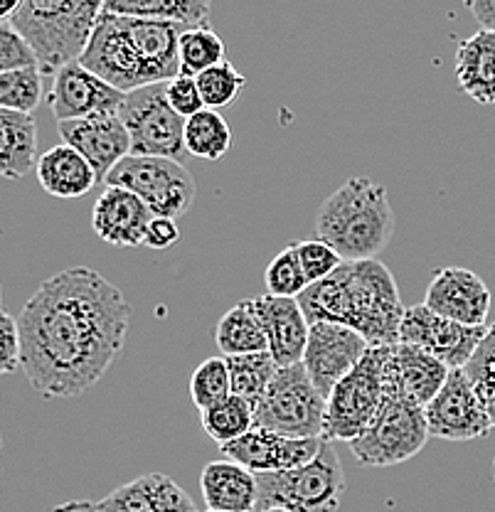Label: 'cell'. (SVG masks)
<instances>
[{
	"label": "cell",
	"mask_w": 495,
	"mask_h": 512,
	"mask_svg": "<svg viewBox=\"0 0 495 512\" xmlns=\"http://www.w3.org/2000/svg\"><path fill=\"white\" fill-rule=\"evenodd\" d=\"M129 323V298L99 271H57L18 316L20 367L45 399L82 397L121 355Z\"/></svg>",
	"instance_id": "obj_1"
},
{
	"label": "cell",
	"mask_w": 495,
	"mask_h": 512,
	"mask_svg": "<svg viewBox=\"0 0 495 512\" xmlns=\"http://www.w3.org/2000/svg\"><path fill=\"white\" fill-rule=\"evenodd\" d=\"M308 323H335L355 330L370 348L399 343L404 311L392 271L380 259L343 261L335 274L298 296Z\"/></svg>",
	"instance_id": "obj_2"
},
{
	"label": "cell",
	"mask_w": 495,
	"mask_h": 512,
	"mask_svg": "<svg viewBox=\"0 0 495 512\" xmlns=\"http://www.w3.org/2000/svg\"><path fill=\"white\" fill-rule=\"evenodd\" d=\"M188 28L156 20L121 18L101 10L79 64L121 94L180 77L178 40Z\"/></svg>",
	"instance_id": "obj_3"
},
{
	"label": "cell",
	"mask_w": 495,
	"mask_h": 512,
	"mask_svg": "<svg viewBox=\"0 0 495 512\" xmlns=\"http://www.w3.org/2000/svg\"><path fill=\"white\" fill-rule=\"evenodd\" d=\"M316 232L343 261L377 259L395 237L387 190L365 175L350 178L318 207Z\"/></svg>",
	"instance_id": "obj_4"
},
{
	"label": "cell",
	"mask_w": 495,
	"mask_h": 512,
	"mask_svg": "<svg viewBox=\"0 0 495 512\" xmlns=\"http://www.w3.org/2000/svg\"><path fill=\"white\" fill-rule=\"evenodd\" d=\"M104 3L79 0H23L10 25L35 52L42 77H55L82 60Z\"/></svg>",
	"instance_id": "obj_5"
},
{
	"label": "cell",
	"mask_w": 495,
	"mask_h": 512,
	"mask_svg": "<svg viewBox=\"0 0 495 512\" xmlns=\"http://www.w3.org/2000/svg\"><path fill=\"white\" fill-rule=\"evenodd\" d=\"M259 510L338 512L345 495V473L338 451L323 441L321 453L306 466L281 473H259Z\"/></svg>",
	"instance_id": "obj_6"
},
{
	"label": "cell",
	"mask_w": 495,
	"mask_h": 512,
	"mask_svg": "<svg viewBox=\"0 0 495 512\" xmlns=\"http://www.w3.org/2000/svg\"><path fill=\"white\" fill-rule=\"evenodd\" d=\"M323 421L326 397L303 365L279 367L264 397L254 404V426L289 439H323Z\"/></svg>",
	"instance_id": "obj_7"
},
{
	"label": "cell",
	"mask_w": 495,
	"mask_h": 512,
	"mask_svg": "<svg viewBox=\"0 0 495 512\" xmlns=\"http://www.w3.org/2000/svg\"><path fill=\"white\" fill-rule=\"evenodd\" d=\"M387 348L367 350L358 367L335 384V389L326 399L323 441H328V444H335V441L353 444L372 424L382 402H385L382 367H385Z\"/></svg>",
	"instance_id": "obj_8"
},
{
	"label": "cell",
	"mask_w": 495,
	"mask_h": 512,
	"mask_svg": "<svg viewBox=\"0 0 495 512\" xmlns=\"http://www.w3.org/2000/svg\"><path fill=\"white\" fill-rule=\"evenodd\" d=\"M109 188H124L141 197L153 217L178 220L195 205L198 188L180 160L129 156L121 160L106 178Z\"/></svg>",
	"instance_id": "obj_9"
},
{
	"label": "cell",
	"mask_w": 495,
	"mask_h": 512,
	"mask_svg": "<svg viewBox=\"0 0 495 512\" xmlns=\"http://www.w3.org/2000/svg\"><path fill=\"white\" fill-rule=\"evenodd\" d=\"M429 441L424 409H414L385 397L380 412L365 434L350 444V451L367 468H390L417 456Z\"/></svg>",
	"instance_id": "obj_10"
},
{
	"label": "cell",
	"mask_w": 495,
	"mask_h": 512,
	"mask_svg": "<svg viewBox=\"0 0 495 512\" xmlns=\"http://www.w3.org/2000/svg\"><path fill=\"white\" fill-rule=\"evenodd\" d=\"M168 84V82H165ZM165 84L126 94L119 116L131 138V156L178 160L185 151V119L170 106Z\"/></svg>",
	"instance_id": "obj_11"
},
{
	"label": "cell",
	"mask_w": 495,
	"mask_h": 512,
	"mask_svg": "<svg viewBox=\"0 0 495 512\" xmlns=\"http://www.w3.org/2000/svg\"><path fill=\"white\" fill-rule=\"evenodd\" d=\"M488 328H471L456 320L436 316L427 306H412L404 311L402 325H399V343L427 352L444 362L449 370H463L481 348Z\"/></svg>",
	"instance_id": "obj_12"
},
{
	"label": "cell",
	"mask_w": 495,
	"mask_h": 512,
	"mask_svg": "<svg viewBox=\"0 0 495 512\" xmlns=\"http://www.w3.org/2000/svg\"><path fill=\"white\" fill-rule=\"evenodd\" d=\"M429 436L444 441H473L491 434L493 421L466 370H451L441 392L424 409Z\"/></svg>",
	"instance_id": "obj_13"
},
{
	"label": "cell",
	"mask_w": 495,
	"mask_h": 512,
	"mask_svg": "<svg viewBox=\"0 0 495 512\" xmlns=\"http://www.w3.org/2000/svg\"><path fill=\"white\" fill-rule=\"evenodd\" d=\"M367 350L370 343L355 330L335 323H313L301 365L318 392L328 399L335 384L358 367Z\"/></svg>",
	"instance_id": "obj_14"
},
{
	"label": "cell",
	"mask_w": 495,
	"mask_h": 512,
	"mask_svg": "<svg viewBox=\"0 0 495 512\" xmlns=\"http://www.w3.org/2000/svg\"><path fill=\"white\" fill-rule=\"evenodd\" d=\"M449 367L427 352L412 345H390L385 367H382V387L385 397L409 404L414 409H427L431 399L441 392L449 380Z\"/></svg>",
	"instance_id": "obj_15"
},
{
	"label": "cell",
	"mask_w": 495,
	"mask_h": 512,
	"mask_svg": "<svg viewBox=\"0 0 495 512\" xmlns=\"http://www.w3.org/2000/svg\"><path fill=\"white\" fill-rule=\"evenodd\" d=\"M124 101L126 94L106 84L104 79L89 72L79 62L69 64L62 72H57L52 77L50 94H47V104H50V111L57 119V124L101 114H119Z\"/></svg>",
	"instance_id": "obj_16"
},
{
	"label": "cell",
	"mask_w": 495,
	"mask_h": 512,
	"mask_svg": "<svg viewBox=\"0 0 495 512\" xmlns=\"http://www.w3.org/2000/svg\"><path fill=\"white\" fill-rule=\"evenodd\" d=\"M491 288L473 271L446 266L431 274L424 306L436 316L456 320L471 328H483L491 313Z\"/></svg>",
	"instance_id": "obj_17"
},
{
	"label": "cell",
	"mask_w": 495,
	"mask_h": 512,
	"mask_svg": "<svg viewBox=\"0 0 495 512\" xmlns=\"http://www.w3.org/2000/svg\"><path fill=\"white\" fill-rule=\"evenodd\" d=\"M321 448L323 439H289L254 426L242 439L220 446V453H225L227 461L239 463L259 476V473H281L306 466L321 453Z\"/></svg>",
	"instance_id": "obj_18"
},
{
	"label": "cell",
	"mask_w": 495,
	"mask_h": 512,
	"mask_svg": "<svg viewBox=\"0 0 495 512\" xmlns=\"http://www.w3.org/2000/svg\"><path fill=\"white\" fill-rule=\"evenodd\" d=\"M62 143L82 153L92 165L97 180L109 178L111 170L131 156V138L119 114L89 116V119L62 121L57 124Z\"/></svg>",
	"instance_id": "obj_19"
},
{
	"label": "cell",
	"mask_w": 495,
	"mask_h": 512,
	"mask_svg": "<svg viewBox=\"0 0 495 512\" xmlns=\"http://www.w3.org/2000/svg\"><path fill=\"white\" fill-rule=\"evenodd\" d=\"M254 306L269 340V355L274 357L276 365H301L311 323L303 316L298 298L254 296Z\"/></svg>",
	"instance_id": "obj_20"
},
{
	"label": "cell",
	"mask_w": 495,
	"mask_h": 512,
	"mask_svg": "<svg viewBox=\"0 0 495 512\" xmlns=\"http://www.w3.org/2000/svg\"><path fill=\"white\" fill-rule=\"evenodd\" d=\"M153 215L141 197L124 188H106L94 202L92 227L97 237L111 247H141L146 244Z\"/></svg>",
	"instance_id": "obj_21"
},
{
	"label": "cell",
	"mask_w": 495,
	"mask_h": 512,
	"mask_svg": "<svg viewBox=\"0 0 495 512\" xmlns=\"http://www.w3.org/2000/svg\"><path fill=\"white\" fill-rule=\"evenodd\" d=\"M94 512H198V505L165 473H146L97 500Z\"/></svg>",
	"instance_id": "obj_22"
},
{
	"label": "cell",
	"mask_w": 495,
	"mask_h": 512,
	"mask_svg": "<svg viewBox=\"0 0 495 512\" xmlns=\"http://www.w3.org/2000/svg\"><path fill=\"white\" fill-rule=\"evenodd\" d=\"M202 498L207 510L215 512H257V473L234 461H212L200 473Z\"/></svg>",
	"instance_id": "obj_23"
},
{
	"label": "cell",
	"mask_w": 495,
	"mask_h": 512,
	"mask_svg": "<svg viewBox=\"0 0 495 512\" xmlns=\"http://www.w3.org/2000/svg\"><path fill=\"white\" fill-rule=\"evenodd\" d=\"M37 180L42 190L60 200H74V197L87 195L99 183L97 173L82 153L74 151L67 143L45 151L37 160Z\"/></svg>",
	"instance_id": "obj_24"
},
{
	"label": "cell",
	"mask_w": 495,
	"mask_h": 512,
	"mask_svg": "<svg viewBox=\"0 0 495 512\" xmlns=\"http://www.w3.org/2000/svg\"><path fill=\"white\" fill-rule=\"evenodd\" d=\"M456 82L476 104H495V32L478 30L456 50Z\"/></svg>",
	"instance_id": "obj_25"
},
{
	"label": "cell",
	"mask_w": 495,
	"mask_h": 512,
	"mask_svg": "<svg viewBox=\"0 0 495 512\" xmlns=\"http://www.w3.org/2000/svg\"><path fill=\"white\" fill-rule=\"evenodd\" d=\"M37 160V121L33 114L0 109V178H25L37 168Z\"/></svg>",
	"instance_id": "obj_26"
},
{
	"label": "cell",
	"mask_w": 495,
	"mask_h": 512,
	"mask_svg": "<svg viewBox=\"0 0 495 512\" xmlns=\"http://www.w3.org/2000/svg\"><path fill=\"white\" fill-rule=\"evenodd\" d=\"M104 13L121 18L156 20L180 28H210V3L205 0H106Z\"/></svg>",
	"instance_id": "obj_27"
},
{
	"label": "cell",
	"mask_w": 495,
	"mask_h": 512,
	"mask_svg": "<svg viewBox=\"0 0 495 512\" xmlns=\"http://www.w3.org/2000/svg\"><path fill=\"white\" fill-rule=\"evenodd\" d=\"M215 343L225 357L254 355V352H269L264 325L259 320L254 298L237 303L220 318L215 330Z\"/></svg>",
	"instance_id": "obj_28"
},
{
	"label": "cell",
	"mask_w": 495,
	"mask_h": 512,
	"mask_svg": "<svg viewBox=\"0 0 495 512\" xmlns=\"http://www.w3.org/2000/svg\"><path fill=\"white\" fill-rule=\"evenodd\" d=\"M232 146V131L220 111L202 109L185 119V151L202 160H222Z\"/></svg>",
	"instance_id": "obj_29"
},
{
	"label": "cell",
	"mask_w": 495,
	"mask_h": 512,
	"mask_svg": "<svg viewBox=\"0 0 495 512\" xmlns=\"http://www.w3.org/2000/svg\"><path fill=\"white\" fill-rule=\"evenodd\" d=\"M227 367H230L232 394L242 397L244 402L254 404L264 397L269 384L274 382L279 365L269 352H254V355H234L225 357Z\"/></svg>",
	"instance_id": "obj_30"
},
{
	"label": "cell",
	"mask_w": 495,
	"mask_h": 512,
	"mask_svg": "<svg viewBox=\"0 0 495 512\" xmlns=\"http://www.w3.org/2000/svg\"><path fill=\"white\" fill-rule=\"evenodd\" d=\"M200 424L215 444H232V441L242 439L244 434L254 429V407L244 402L242 397L232 394L230 399H225L217 407L200 412Z\"/></svg>",
	"instance_id": "obj_31"
},
{
	"label": "cell",
	"mask_w": 495,
	"mask_h": 512,
	"mask_svg": "<svg viewBox=\"0 0 495 512\" xmlns=\"http://www.w3.org/2000/svg\"><path fill=\"white\" fill-rule=\"evenodd\" d=\"M178 60L183 77H200L207 69L225 62V42L212 28H190L180 32Z\"/></svg>",
	"instance_id": "obj_32"
},
{
	"label": "cell",
	"mask_w": 495,
	"mask_h": 512,
	"mask_svg": "<svg viewBox=\"0 0 495 512\" xmlns=\"http://www.w3.org/2000/svg\"><path fill=\"white\" fill-rule=\"evenodd\" d=\"M190 397L200 412L217 407L232 397L230 367H227L225 357H207L195 367L193 377H190Z\"/></svg>",
	"instance_id": "obj_33"
},
{
	"label": "cell",
	"mask_w": 495,
	"mask_h": 512,
	"mask_svg": "<svg viewBox=\"0 0 495 512\" xmlns=\"http://www.w3.org/2000/svg\"><path fill=\"white\" fill-rule=\"evenodd\" d=\"M42 101V72L37 67L0 74V109L33 114Z\"/></svg>",
	"instance_id": "obj_34"
},
{
	"label": "cell",
	"mask_w": 495,
	"mask_h": 512,
	"mask_svg": "<svg viewBox=\"0 0 495 512\" xmlns=\"http://www.w3.org/2000/svg\"><path fill=\"white\" fill-rule=\"evenodd\" d=\"M198 82L202 104L205 109H222V106H230L234 99H239V94L247 87V77L234 67L232 62H222L217 67L207 69L200 77H195Z\"/></svg>",
	"instance_id": "obj_35"
},
{
	"label": "cell",
	"mask_w": 495,
	"mask_h": 512,
	"mask_svg": "<svg viewBox=\"0 0 495 512\" xmlns=\"http://www.w3.org/2000/svg\"><path fill=\"white\" fill-rule=\"evenodd\" d=\"M264 284L269 288V296L279 298H298L306 291L308 281L306 276H303L301 261H298L294 244L281 249V252L271 259V264L266 266Z\"/></svg>",
	"instance_id": "obj_36"
},
{
	"label": "cell",
	"mask_w": 495,
	"mask_h": 512,
	"mask_svg": "<svg viewBox=\"0 0 495 512\" xmlns=\"http://www.w3.org/2000/svg\"><path fill=\"white\" fill-rule=\"evenodd\" d=\"M463 370H466L468 380H471L473 389L481 397L483 407H486L495 426V325L488 328L481 348L476 350V355L471 357V362Z\"/></svg>",
	"instance_id": "obj_37"
},
{
	"label": "cell",
	"mask_w": 495,
	"mask_h": 512,
	"mask_svg": "<svg viewBox=\"0 0 495 512\" xmlns=\"http://www.w3.org/2000/svg\"><path fill=\"white\" fill-rule=\"evenodd\" d=\"M294 247L308 286L328 279V276L335 274V271L340 269V264H343L340 254L335 252L330 244L323 242V239H303V242H296Z\"/></svg>",
	"instance_id": "obj_38"
},
{
	"label": "cell",
	"mask_w": 495,
	"mask_h": 512,
	"mask_svg": "<svg viewBox=\"0 0 495 512\" xmlns=\"http://www.w3.org/2000/svg\"><path fill=\"white\" fill-rule=\"evenodd\" d=\"M37 67L35 52L10 23H0V74Z\"/></svg>",
	"instance_id": "obj_39"
},
{
	"label": "cell",
	"mask_w": 495,
	"mask_h": 512,
	"mask_svg": "<svg viewBox=\"0 0 495 512\" xmlns=\"http://www.w3.org/2000/svg\"><path fill=\"white\" fill-rule=\"evenodd\" d=\"M165 94H168V101L175 109V114L183 116V119H190V116L200 114V111L205 109L198 82H195L193 77H183V74H180V77L170 79V82L165 84Z\"/></svg>",
	"instance_id": "obj_40"
},
{
	"label": "cell",
	"mask_w": 495,
	"mask_h": 512,
	"mask_svg": "<svg viewBox=\"0 0 495 512\" xmlns=\"http://www.w3.org/2000/svg\"><path fill=\"white\" fill-rule=\"evenodd\" d=\"M20 367V330L18 320L0 308V377Z\"/></svg>",
	"instance_id": "obj_41"
},
{
	"label": "cell",
	"mask_w": 495,
	"mask_h": 512,
	"mask_svg": "<svg viewBox=\"0 0 495 512\" xmlns=\"http://www.w3.org/2000/svg\"><path fill=\"white\" fill-rule=\"evenodd\" d=\"M180 239V227L175 220L168 217H153L146 232V247L151 249H168Z\"/></svg>",
	"instance_id": "obj_42"
},
{
	"label": "cell",
	"mask_w": 495,
	"mask_h": 512,
	"mask_svg": "<svg viewBox=\"0 0 495 512\" xmlns=\"http://www.w3.org/2000/svg\"><path fill=\"white\" fill-rule=\"evenodd\" d=\"M466 8L478 20L481 30L495 32V0H476V3H468Z\"/></svg>",
	"instance_id": "obj_43"
},
{
	"label": "cell",
	"mask_w": 495,
	"mask_h": 512,
	"mask_svg": "<svg viewBox=\"0 0 495 512\" xmlns=\"http://www.w3.org/2000/svg\"><path fill=\"white\" fill-rule=\"evenodd\" d=\"M50 512H94V503H89V500H69V503L57 505Z\"/></svg>",
	"instance_id": "obj_44"
},
{
	"label": "cell",
	"mask_w": 495,
	"mask_h": 512,
	"mask_svg": "<svg viewBox=\"0 0 495 512\" xmlns=\"http://www.w3.org/2000/svg\"><path fill=\"white\" fill-rule=\"evenodd\" d=\"M20 3L18 0H0V23H10L13 15L18 13Z\"/></svg>",
	"instance_id": "obj_45"
},
{
	"label": "cell",
	"mask_w": 495,
	"mask_h": 512,
	"mask_svg": "<svg viewBox=\"0 0 495 512\" xmlns=\"http://www.w3.org/2000/svg\"><path fill=\"white\" fill-rule=\"evenodd\" d=\"M259 512H289V510H284V508H269V510H259Z\"/></svg>",
	"instance_id": "obj_46"
},
{
	"label": "cell",
	"mask_w": 495,
	"mask_h": 512,
	"mask_svg": "<svg viewBox=\"0 0 495 512\" xmlns=\"http://www.w3.org/2000/svg\"><path fill=\"white\" fill-rule=\"evenodd\" d=\"M0 308H3V284H0Z\"/></svg>",
	"instance_id": "obj_47"
},
{
	"label": "cell",
	"mask_w": 495,
	"mask_h": 512,
	"mask_svg": "<svg viewBox=\"0 0 495 512\" xmlns=\"http://www.w3.org/2000/svg\"><path fill=\"white\" fill-rule=\"evenodd\" d=\"M0 453H3V434H0Z\"/></svg>",
	"instance_id": "obj_48"
},
{
	"label": "cell",
	"mask_w": 495,
	"mask_h": 512,
	"mask_svg": "<svg viewBox=\"0 0 495 512\" xmlns=\"http://www.w3.org/2000/svg\"><path fill=\"white\" fill-rule=\"evenodd\" d=\"M493 480H495V458H493Z\"/></svg>",
	"instance_id": "obj_49"
},
{
	"label": "cell",
	"mask_w": 495,
	"mask_h": 512,
	"mask_svg": "<svg viewBox=\"0 0 495 512\" xmlns=\"http://www.w3.org/2000/svg\"><path fill=\"white\" fill-rule=\"evenodd\" d=\"M207 512H215V510H207Z\"/></svg>",
	"instance_id": "obj_50"
}]
</instances>
